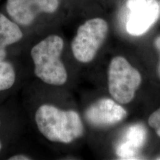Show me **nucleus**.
Segmentation results:
<instances>
[{
  "label": "nucleus",
  "mask_w": 160,
  "mask_h": 160,
  "mask_svg": "<svg viewBox=\"0 0 160 160\" xmlns=\"http://www.w3.org/2000/svg\"><path fill=\"white\" fill-rule=\"evenodd\" d=\"M108 32V25L101 18L89 19L80 25L71 42L75 59L82 63L91 62L105 42Z\"/></svg>",
  "instance_id": "4"
},
{
  "label": "nucleus",
  "mask_w": 160,
  "mask_h": 160,
  "mask_svg": "<svg viewBox=\"0 0 160 160\" xmlns=\"http://www.w3.org/2000/svg\"><path fill=\"white\" fill-rule=\"evenodd\" d=\"M9 160H30L31 158L24 154H17L15 156H12L8 159Z\"/></svg>",
  "instance_id": "13"
},
{
  "label": "nucleus",
  "mask_w": 160,
  "mask_h": 160,
  "mask_svg": "<svg viewBox=\"0 0 160 160\" xmlns=\"http://www.w3.org/2000/svg\"><path fill=\"white\" fill-rule=\"evenodd\" d=\"M159 13H160V2H159Z\"/></svg>",
  "instance_id": "16"
},
{
  "label": "nucleus",
  "mask_w": 160,
  "mask_h": 160,
  "mask_svg": "<svg viewBox=\"0 0 160 160\" xmlns=\"http://www.w3.org/2000/svg\"><path fill=\"white\" fill-rule=\"evenodd\" d=\"M155 46L157 48V49L158 50L159 53V56H160V37L157 38V39L155 40ZM158 72H159V75L160 77V61H159V68H158Z\"/></svg>",
  "instance_id": "14"
},
{
  "label": "nucleus",
  "mask_w": 160,
  "mask_h": 160,
  "mask_svg": "<svg viewBox=\"0 0 160 160\" xmlns=\"http://www.w3.org/2000/svg\"><path fill=\"white\" fill-rule=\"evenodd\" d=\"M39 13H53L59 6V0H33Z\"/></svg>",
  "instance_id": "11"
},
{
  "label": "nucleus",
  "mask_w": 160,
  "mask_h": 160,
  "mask_svg": "<svg viewBox=\"0 0 160 160\" xmlns=\"http://www.w3.org/2000/svg\"><path fill=\"white\" fill-rule=\"evenodd\" d=\"M127 7L129 14L126 30L131 35L144 34L159 19V5L157 0H128Z\"/></svg>",
  "instance_id": "5"
},
{
  "label": "nucleus",
  "mask_w": 160,
  "mask_h": 160,
  "mask_svg": "<svg viewBox=\"0 0 160 160\" xmlns=\"http://www.w3.org/2000/svg\"><path fill=\"white\" fill-rule=\"evenodd\" d=\"M41 134L49 141L69 144L84 133L81 117L74 111H63L48 104L41 105L35 113Z\"/></svg>",
  "instance_id": "1"
},
{
  "label": "nucleus",
  "mask_w": 160,
  "mask_h": 160,
  "mask_svg": "<svg viewBox=\"0 0 160 160\" xmlns=\"http://www.w3.org/2000/svg\"><path fill=\"white\" fill-rule=\"evenodd\" d=\"M16 71L10 62H0V91H6L13 87L16 82Z\"/></svg>",
  "instance_id": "10"
},
{
  "label": "nucleus",
  "mask_w": 160,
  "mask_h": 160,
  "mask_svg": "<svg viewBox=\"0 0 160 160\" xmlns=\"http://www.w3.org/2000/svg\"><path fill=\"white\" fill-rule=\"evenodd\" d=\"M158 159H160V157H159V158H158Z\"/></svg>",
  "instance_id": "17"
},
{
  "label": "nucleus",
  "mask_w": 160,
  "mask_h": 160,
  "mask_svg": "<svg viewBox=\"0 0 160 160\" xmlns=\"http://www.w3.org/2000/svg\"><path fill=\"white\" fill-rule=\"evenodd\" d=\"M141 82V74L127 59L116 57L111 60L108 69V88L116 102L119 104L131 102Z\"/></svg>",
  "instance_id": "3"
},
{
  "label": "nucleus",
  "mask_w": 160,
  "mask_h": 160,
  "mask_svg": "<svg viewBox=\"0 0 160 160\" xmlns=\"http://www.w3.org/2000/svg\"><path fill=\"white\" fill-rule=\"evenodd\" d=\"M22 37L18 24L0 13V62L4 61L7 56L8 46L19 42Z\"/></svg>",
  "instance_id": "9"
},
{
  "label": "nucleus",
  "mask_w": 160,
  "mask_h": 160,
  "mask_svg": "<svg viewBox=\"0 0 160 160\" xmlns=\"http://www.w3.org/2000/svg\"><path fill=\"white\" fill-rule=\"evenodd\" d=\"M63 48V39L57 35H50L32 48L34 74L43 82L60 86L67 82L68 73L61 60Z\"/></svg>",
  "instance_id": "2"
},
{
  "label": "nucleus",
  "mask_w": 160,
  "mask_h": 160,
  "mask_svg": "<svg viewBox=\"0 0 160 160\" xmlns=\"http://www.w3.org/2000/svg\"><path fill=\"white\" fill-rule=\"evenodd\" d=\"M125 110L111 99H101L85 112L88 122L96 127H106L121 122L126 117Z\"/></svg>",
  "instance_id": "6"
},
{
  "label": "nucleus",
  "mask_w": 160,
  "mask_h": 160,
  "mask_svg": "<svg viewBox=\"0 0 160 160\" xmlns=\"http://www.w3.org/2000/svg\"><path fill=\"white\" fill-rule=\"evenodd\" d=\"M0 125H1V122H0ZM2 148V143L1 140H0V151H1Z\"/></svg>",
  "instance_id": "15"
},
{
  "label": "nucleus",
  "mask_w": 160,
  "mask_h": 160,
  "mask_svg": "<svg viewBox=\"0 0 160 160\" xmlns=\"http://www.w3.org/2000/svg\"><path fill=\"white\" fill-rule=\"evenodd\" d=\"M148 123L149 125L154 130L157 134L160 137V108L150 116Z\"/></svg>",
  "instance_id": "12"
},
{
  "label": "nucleus",
  "mask_w": 160,
  "mask_h": 160,
  "mask_svg": "<svg viewBox=\"0 0 160 160\" xmlns=\"http://www.w3.org/2000/svg\"><path fill=\"white\" fill-rule=\"evenodd\" d=\"M6 10L13 21L22 26L31 25L39 13L33 0H7Z\"/></svg>",
  "instance_id": "8"
},
{
  "label": "nucleus",
  "mask_w": 160,
  "mask_h": 160,
  "mask_svg": "<svg viewBox=\"0 0 160 160\" xmlns=\"http://www.w3.org/2000/svg\"><path fill=\"white\" fill-rule=\"evenodd\" d=\"M145 139L146 130L143 125L138 124L131 126L126 132L123 141L117 146V155L123 159H134Z\"/></svg>",
  "instance_id": "7"
}]
</instances>
